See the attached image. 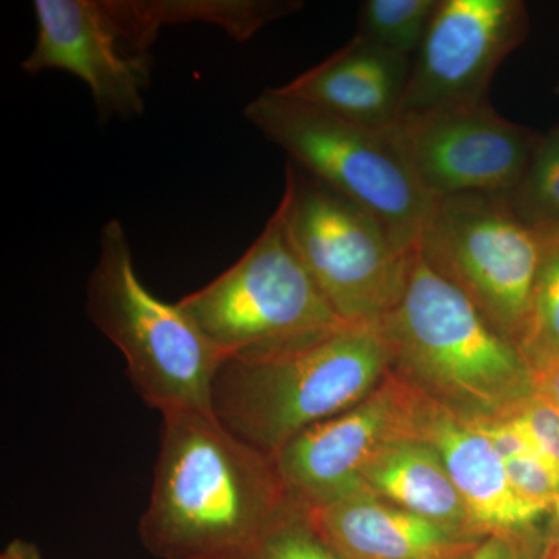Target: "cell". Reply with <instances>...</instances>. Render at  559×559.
Wrapping results in <instances>:
<instances>
[{"instance_id":"26","label":"cell","mask_w":559,"mask_h":559,"mask_svg":"<svg viewBox=\"0 0 559 559\" xmlns=\"http://www.w3.org/2000/svg\"><path fill=\"white\" fill-rule=\"evenodd\" d=\"M0 559H43L35 544L27 540H11L7 549L2 551Z\"/></svg>"},{"instance_id":"10","label":"cell","mask_w":559,"mask_h":559,"mask_svg":"<svg viewBox=\"0 0 559 559\" xmlns=\"http://www.w3.org/2000/svg\"><path fill=\"white\" fill-rule=\"evenodd\" d=\"M423 403L390 371L366 400L294 437L274 455L289 499L311 510L370 492L364 474L390 444L418 439Z\"/></svg>"},{"instance_id":"27","label":"cell","mask_w":559,"mask_h":559,"mask_svg":"<svg viewBox=\"0 0 559 559\" xmlns=\"http://www.w3.org/2000/svg\"><path fill=\"white\" fill-rule=\"evenodd\" d=\"M551 530H554V538H551V551H554L555 559H559V498L555 506L551 507Z\"/></svg>"},{"instance_id":"4","label":"cell","mask_w":559,"mask_h":559,"mask_svg":"<svg viewBox=\"0 0 559 559\" xmlns=\"http://www.w3.org/2000/svg\"><path fill=\"white\" fill-rule=\"evenodd\" d=\"M87 312L127 359L130 380L150 407L162 415L213 412V381L223 358L179 304L157 299L143 285L119 219L103 227Z\"/></svg>"},{"instance_id":"11","label":"cell","mask_w":559,"mask_h":559,"mask_svg":"<svg viewBox=\"0 0 559 559\" xmlns=\"http://www.w3.org/2000/svg\"><path fill=\"white\" fill-rule=\"evenodd\" d=\"M528 33L522 0H440L399 117L488 102L496 72Z\"/></svg>"},{"instance_id":"22","label":"cell","mask_w":559,"mask_h":559,"mask_svg":"<svg viewBox=\"0 0 559 559\" xmlns=\"http://www.w3.org/2000/svg\"><path fill=\"white\" fill-rule=\"evenodd\" d=\"M514 491L540 513L550 514L559 498V476L535 451L503 460Z\"/></svg>"},{"instance_id":"17","label":"cell","mask_w":559,"mask_h":559,"mask_svg":"<svg viewBox=\"0 0 559 559\" xmlns=\"http://www.w3.org/2000/svg\"><path fill=\"white\" fill-rule=\"evenodd\" d=\"M114 9L134 49L150 53L165 25L205 22L231 38L248 40L271 22L289 16L304 3L296 0H114Z\"/></svg>"},{"instance_id":"25","label":"cell","mask_w":559,"mask_h":559,"mask_svg":"<svg viewBox=\"0 0 559 559\" xmlns=\"http://www.w3.org/2000/svg\"><path fill=\"white\" fill-rule=\"evenodd\" d=\"M532 378L535 393L559 412V358L533 369Z\"/></svg>"},{"instance_id":"23","label":"cell","mask_w":559,"mask_h":559,"mask_svg":"<svg viewBox=\"0 0 559 559\" xmlns=\"http://www.w3.org/2000/svg\"><path fill=\"white\" fill-rule=\"evenodd\" d=\"M510 418L524 430L536 454L559 476V412L538 393H533Z\"/></svg>"},{"instance_id":"9","label":"cell","mask_w":559,"mask_h":559,"mask_svg":"<svg viewBox=\"0 0 559 559\" xmlns=\"http://www.w3.org/2000/svg\"><path fill=\"white\" fill-rule=\"evenodd\" d=\"M385 130L432 200L513 193L540 139L500 116L489 102L409 114Z\"/></svg>"},{"instance_id":"18","label":"cell","mask_w":559,"mask_h":559,"mask_svg":"<svg viewBox=\"0 0 559 559\" xmlns=\"http://www.w3.org/2000/svg\"><path fill=\"white\" fill-rule=\"evenodd\" d=\"M440 0H366L358 14V38L414 58Z\"/></svg>"},{"instance_id":"21","label":"cell","mask_w":559,"mask_h":559,"mask_svg":"<svg viewBox=\"0 0 559 559\" xmlns=\"http://www.w3.org/2000/svg\"><path fill=\"white\" fill-rule=\"evenodd\" d=\"M255 559H342L312 524L304 507L290 503Z\"/></svg>"},{"instance_id":"19","label":"cell","mask_w":559,"mask_h":559,"mask_svg":"<svg viewBox=\"0 0 559 559\" xmlns=\"http://www.w3.org/2000/svg\"><path fill=\"white\" fill-rule=\"evenodd\" d=\"M510 198L530 226L546 237L559 234V127L540 135L524 178Z\"/></svg>"},{"instance_id":"8","label":"cell","mask_w":559,"mask_h":559,"mask_svg":"<svg viewBox=\"0 0 559 559\" xmlns=\"http://www.w3.org/2000/svg\"><path fill=\"white\" fill-rule=\"evenodd\" d=\"M547 241L510 193H465L433 200L418 252L520 348Z\"/></svg>"},{"instance_id":"3","label":"cell","mask_w":559,"mask_h":559,"mask_svg":"<svg viewBox=\"0 0 559 559\" xmlns=\"http://www.w3.org/2000/svg\"><path fill=\"white\" fill-rule=\"evenodd\" d=\"M389 373L378 323L345 322L296 347L223 360L212 411L237 439L274 457L304 430L366 400Z\"/></svg>"},{"instance_id":"7","label":"cell","mask_w":559,"mask_h":559,"mask_svg":"<svg viewBox=\"0 0 559 559\" xmlns=\"http://www.w3.org/2000/svg\"><path fill=\"white\" fill-rule=\"evenodd\" d=\"M179 307L223 360L282 352L345 323L301 263L277 210L237 263Z\"/></svg>"},{"instance_id":"15","label":"cell","mask_w":559,"mask_h":559,"mask_svg":"<svg viewBox=\"0 0 559 559\" xmlns=\"http://www.w3.org/2000/svg\"><path fill=\"white\" fill-rule=\"evenodd\" d=\"M412 58L353 36L347 46L278 90L370 128L399 119Z\"/></svg>"},{"instance_id":"1","label":"cell","mask_w":559,"mask_h":559,"mask_svg":"<svg viewBox=\"0 0 559 559\" xmlns=\"http://www.w3.org/2000/svg\"><path fill=\"white\" fill-rule=\"evenodd\" d=\"M293 500L277 463L213 412L164 415L143 546L160 559H255Z\"/></svg>"},{"instance_id":"14","label":"cell","mask_w":559,"mask_h":559,"mask_svg":"<svg viewBox=\"0 0 559 559\" xmlns=\"http://www.w3.org/2000/svg\"><path fill=\"white\" fill-rule=\"evenodd\" d=\"M308 513L342 559H469L480 540L457 535L371 492Z\"/></svg>"},{"instance_id":"16","label":"cell","mask_w":559,"mask_h":559,"mask_svg":"<svg viewBox=\"0 0 559 559\" xmlns=\"http://www.w3.org/2000/svg\"><path fill=\"white\" fill-rule=\"evenodd\" d=\"M364 484L371 495L469 539H481L476 522L444 468L439 452L419 439L390 444L370 463Z\"/></svg>"},{"instance_id":"6","label":"cell","mask_w":559,"mask_h":559,"mask_svg":"<svg viewBox=\"0 0 559 559\" xmlns=\"http://www.w3.org/2000/svg\"><path fill=\"white\" fill-rule=\"evenodd\" d=\"M245 117L285 151L289 162L370 210L401 246L418 249L433 200L414 178L385 128L344 119L278 87L253 98Z\"/></svg>"},{"instance_id":"24","label":"cell","mask_w":559,"mask_h":559,"mask_svg":"<svg viewBox=\"0 0 559 559\" xmlns=\"http://www.w3.org/2000/svg\"><path fill=\"white\" fill-rule=\"evenodd\" d=\"M530 530L513 533H489L477 543L469 559H555L554 551L535 549Z\"/></svg>"},{"instance_id":"2","label":"cell","mask_w":559,"mask_h":559,"mask_svg":"<svg viewBox=\"0 0 559 559\" xmlns=\"http://www.w3.org/2000/svg\"><path fill=\"white\" fill-rule=\"evenodd\" d=\"M378 326L390 371L466 421L510 417L535 393L521 349L418 250L403 299Z\"/></svg>"},{"instance_id":"12","label":"cell","mask_w":559,"mask_h":559,"mask_svg":"<svg viewBox=\"0 0 559 559\" xmlns=\"http://www.w3.org/2000/svg\"><path fill=\"white\" fill-rule=\"evenodd\" d=\"M38 36L21 68L64 70L86 83L103 119H135L145 109L150 53L135 50L110 0H35Z\"/></svg>"},{"instance_id":"5","label":"cell","mask_w":559,"mask_h":559,"mask_svg":"<svg viewBox=\"0 0 559 559\" xmlns=\"http://www.w3.org/2000/svg\"><path fill=\"white\" fill-rule=\"evenodd\" d=\"M277 213L340 319L377 325L399 307L418 249L401 246L370 210L288 160Z\"/></svg>"},{"instance_id":"13","label":"cell","mask_w":559,"mask_h":559,"mask_svg":"<svg viewBox=\"0 0 559 559\" xmlns=\"http://www.w3.org/2000/svg\"><path fill=\"white\" fill-rule=\"evenodd\" d=\"M418 439L439 452L481 535L525 532L546 516L514 491L506 462L488 437L426 396Z\"/></svg>"},{"instance_id":"20","label":"cell","mask_w":559,"mask_h":559,"mask_svg":"<svg viewBox=\"0 0 559 559\" xmlns=\"http://www.w3.org/2000/svg\"><path fill=\"white\" fill-rule=\"evenodd\" d=\"M547 238L546 257L520 342L530 370L559 358V234Z\"/></svg>"}]
</instances>
